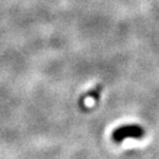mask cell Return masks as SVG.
Here are the masks:
<instances>
[{"mask_svg":"<svg viewBox=\"0 0 159 159\" xmlns=\"http://www.w3.org/2000/svg\"><path fill=\"white\" fill-rule=\"evenodd\" d=\"M145 135L144 128L139 124L123 125L114 130L112 138L116 143H121L125 139H143Z\"/></svg>","mask_w":159,"mask_h":159,"instance_id":"1","label":"cell"}]
</instances>
